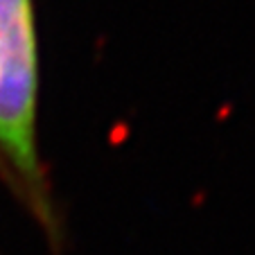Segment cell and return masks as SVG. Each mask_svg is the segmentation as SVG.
Segmentation results:
<instances>
[{
    "label": "cell",
    "mask_w": 255,
    "mask_h": 255,
    "mask_svg": "<svg viewBox=\"0 0 255 255\" xmlns=\"http://www.w3.org/2000/svg\"><path fill=\"white\" fill-rule=\"evenodd\" d=\"M39 36L32 0H0V176L52 246L59 215L39 154Z\"/></svg>",
    "instance_id": "obj_1"
}]
</instances>
